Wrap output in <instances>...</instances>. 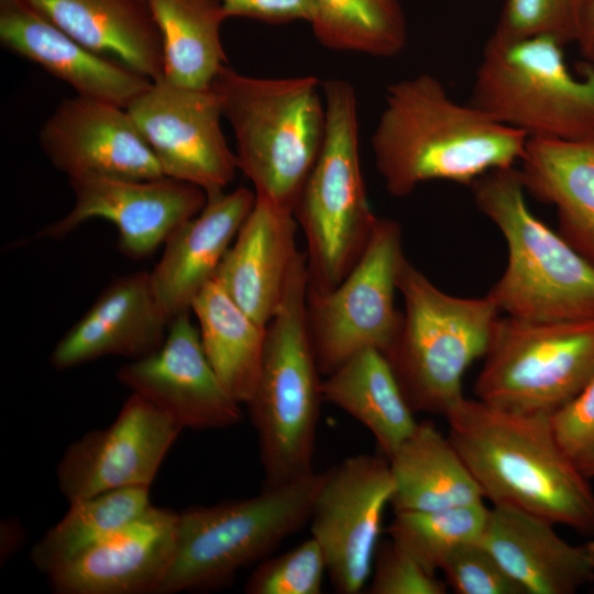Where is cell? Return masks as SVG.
I'll return each instance as SVG.
<instances>
[{
	"label": "cell",
	"instance_id": "6da1fadb",
	"mask_svg": "<svg viewBox=\"0 0 594 594\" xmlns=\"http://www.w3.org/2000/svg\"><path fill=\"white\" fill-rule=\"evenodd\" d=\"M527 142L522 131L453 100L430 74L387 87L371 139L376 168L395 197L430 180L470 186L491 170L519 163Z\"/></svg>",
	"mask_w": 594,
	"mask_h": 594
},
{
	"label": "cell",
	"instance_id": "7a4b0ae2",
	"mask_svg": "<svg viewBox=\"0 0 594 594\" xmlns=\"http://www.w3.org/2000/svg\"><path fill=\"white\" fill-rule=\"evenodd\" d=\"M444 418L485 499L594 535V490L560 446L550 417L462 397Z\"/></svg>",
	"mask_w": 594,
	"mask_h": 594
},
{
	"label": "cell",
	"instance_id": "3957f363",
	"mask_svg": "<svg viewBox=\"0 0 594 594\" xmlns=\"http://www.w3.org/2000/svg\"><path fill=\"white\" fill-rule=\"evenodd\" d=\"M211 88L255 197L294 213L324 138L322 84L315 76L252 77L226 65Z\"/></svg>",
	"mask_w": 594,
	"mask_h": 594
},
{
	"label": "cell",
	"instance_id": "277c9868",
	"mask_svg": "<svg viewBox=\"0 0 594 594\" xmlns=\"http://www.w3.org/2000/svg\"><path fill=\"white\" fill-rule=\"evenodd\" d=\"M308 270L298 252L268 323L258 380L246 403L257 435L265 484L311 474L321 393L307 320Z\"/></svg>",
	"mask_w": 594,
	"mask_h": 594
},
{
	"label": "cell",
	"instance_id": "5b68a950",
	"mask_svg": "<svg viewBox=\"0 0 594 594\" xmlns=\"http://www.w3.org/2000/svg\"><path fill=\"white\" fill-rule=\"evenodd\" d=\"M470 186L507 245L506 268L487 294L499 311L532 321L594 320V264L532 215L519 169H494Z\"/></svg>",
	"mask_w": 594,
	"mask_h": 594
},
{
	"label": "cell",
	"instance_id": "8992f818",
	"mask_svg": "<svg viewBox=\"0 0 594 594\" xmlns=\"http://www.w3.org/2000/svg\"><path fill=\"white\" fill-rule=\"evenodd\" d=\"M326 130L294 217L307 243L308 290L334 288L358 262L377 217L366 194L361 160L358 99L353 86L322 82Z\"/></svg>",
	"mask_w": 594,
	"mask_h": 594
},
{
	"label": "cell",
	"instance_id": "52a82bcc",
	"mask_svg": "<svg viewBox=\"0 0 594 594\" xmlns=\"http://www.w3.org/2000/svg\"><path fill=\"white\" fill-rule=\"evenodd\" d=\"M397 289L405 311L384 355L413 410L444 417L464 397L463 374L485 355L501 311L488 295L462 298L442 292L406 256Z\"/></svg>",
	"mask_w": 594,
	"mask_h": 594
},
{
	"label": "cell",
	"instance_id": "ba28073f",
	"mask_svg": "<svg viewBox=\"0 0 594 594\" xmlns=\"http://www.w3.org/2000/svg\"><path fill=\"white\" fill-rule=\"evenodd\" d=\"M323 476L264 484L255 496L178 513L175 554L155 594L217 588L264 560L309 522Z\"/></svg>",
	"mask_w": 594,
	"mask_h": 594
},
{
	"label": "cell",
	"instance_id": "9c48e42d",
	"mask_svg": "<svg viewBox=\"0 0 594 594\" xmlns=\"http://www.w3.org/2000/svg\"><path fill=\"white\" fill-rule=\"evenodd\" d=\"M561 42L550 36H491L469 103L528 139L575 140L594 134V68H568Z\"/></svg>",
	"mask_w": 594,
	"mask_h": 594
},
{
	"label": "cell",
	"instance_id": "30bf717a",
	"mask_svg": "<svg viewBox=\"0 0 594 594\" xmlns=\"http://www.w3.org/2000/svg\"><path fill=\"white\" fill-rule=\"evenodd\" d=\"M484 358L476 399L513 414L551 417L594 373V320L498 317Z\"/></svg>",
	"mask_w": 594,
	"mask_h": 594
},
{
	"label": "cell",
	"instance_id": "8fae6325",
	"mask_svg": "<svg viewBox=\"0 0 594 594\" xmlns=\"http://www.w3.org/2000/svg\"><path fill=\"white\" fill-rule=\"evenodd\" d=\"M405 257L402 228L378 218L362 255L331 290H308L309 334L321 374L329 375L354 354L386 353L402 321L395 308L399 266Z\"/></svg>",
	"mask_w": 594,
	"mask_h": 594
},
{
	"label": "cell",
	"instance_id": "7c38bea8",
	"mask_svg": "<svg viewBox=\"0 0 594 594\" xmlns=\"http://www.w3.org/2000/svg\"><path fill=\"white\" fill-rule=\"evenodd\" d=\"M393 491L387 458L358 454L324 471L309 526L337 593L356 594L365 587Z\"/></svg>",
	"mask_w": 594,
	"mask_h": 594
},
{
	"label": "cell",
	"instance_id": "4fadbf2b",
	"mask_svg": "<svg viewBox=\"0 0 594 594\" xmlns=\"http://www.w3.org/2000/svg\"><path fill=\"white\" fill-rule=\"evenodd\" d=\"M164 176L193 184L207 197L223 193L238 168L222 129V108L210 88L153 82L127 108Z\"/></svg>",
	"mask_w": 594,
	"mask_h": 594
},
{
	"label": "cell",
	"instance_id": "5bb4252c",
	"mask_svg": "<svg viewBox=\"0 0 594 594\" xmlns=\"http://www.w3.org/2000/svg\"><path fill=\"white\" fill-rule=\"evenodd\" d=\"M183 428L132 393L113 422L74 441L56 468L61 493L73 503L103 492L151 486Z\"/></svg>",
	"mask_w": 594,
	"mask_h": 594
},
{
	"label": "cell",
	"instance_id": "9a60e30c",
	"mask_svg": "<svg viewBox=\"0 0 594 594\" xmlns=\"http://www.w3.org/2000/svg\"><path fill=\"white\" fill-rule=\"evenodd\" d=\"M73 208L45 227L41 237L62 239L84 222L103 219L118 231V249L129 258L150 257L184 222L207 202L199 187L172 177L121 179L82 177L69 179Z\"/></svg>",
	"mask_w": 594,
	"mask_h": 594
},
{
	"label": "cell",
	"instance_id": "2e32d148",
	"mask_svg": "<svg viewBox=\"0 0 594 594\" xmlns=\"http://www.w3.org/2000/svg\"><path fill=\"white\" fill-rule=\"evenodd\" d=\"M38 143L68 180L164 176L128 110L108 101L79 95L64 99L43 123Z\"/></svg>",
	"mask_w": 594,
	"mask_h": 594
},
{
	"label": "cell",
	"instance_id": "e0dca14e",
	"mask_svg": "<svg viewBox=\"0 0 594 594\" xmlns=\"http://www.w3.org/2000/svg\"><path fill=\"white\" fill-rule=\"evenodd\" d=\"M190 314L174 317L162 346L122 365L118 381L168 414L183 429L237 425L242 416L240 403L217 377Z\"/></svg>",
	"mask_w": 594,
	"mask_h": 594
},
{
	"label": "cell",
	"instance_id": "ac0fdd59",
	"mask_svg": "<svg viewBox=\"0 0 594 594\" xmlns=\"http://www.w3.org/2000/svg\"><path fill=\"white\" fill-rule=\"evenodd\" d=\"M178 513L151 507L47 575L57 594H155L173 561Z\"/></svg>",
	"mask_w": 594,
	"mask_h": 594
},
{
	"label": "cell",
	"instance_id": "d6986e66",
	"mask_svg": "<svg viewBox=\"0 0 594 594\" xmlns=\"http://www.w3.org/2000/svg\"><path fill=\"white\" fill-rule=\"evenodd\" d=\"M170 321L150 272L120 276L59 339L50 362L67 370L109 355L142 359L162 346Z\"/></svg>",
	"mask_w": 594,
	"mask_h": 594
},
{
	"label": "cell",
	"instance_id": "ffe728a7",
	"mask_svg": "<svg viewBox=\"0 0 594 594\" xmlns=\"http://www.w3.org/2000/svg\"><path fill=\"white\" fill-rule=\"evenodd\" d=\"M0 42L69 85L77 95L125 109L153 84L127 65L85 47L30 0H0Z\"/></svg>",
	"mask_w": 594,
	"mask_h": 594
},
{
	"label": "cell",
	"instance_id": "44dd1931",
	"mask_svg": "<svg viewBox=\"0 0 594 594\" xmlns=\"http://www.w3.org/2000/svg\"><path fill=\"white\" fill-rule=\"evenodd\" d=\"M553 525L519 509L493 505L479 543L526 594H573L592 582L594 541L569 543Z\"/></svg>",
	"mask_w": 594,
	"mask_h": 594
},
{
	"label": "cell",
	"instance_id": "7402d4cb",
	"mask_svg": "<svg viewBox=\"0 0 594 594\" xmlns=\"http://www.w3.org/2000/svg\"><path fill=\"white\" fill-rule=\"evenodd\" d=\"M255 202V193L239 187L207 197L201 211L179 226L164 243L150 272L155 294L170 319L190 311Z\"/></svg>",
	"mask_w": 594,
	"mask_h": 594
},
{
	"label": "cell",
	"instance_id": "603a6c76",
	"mask_svg": "<svg viewBox=\"0 0 594 594\" xmlns=\"http://www.w3.org/2000/svg\"><path fill=\"white\" fill-rule=\"evenodd\" d=\"M294 213L255 197L254 206L222 258L216 278L261 326L274 316L299 250Z\"/></svg>",
	"mask_w": 594,
	"mask_h": 594
},
{
	"label": "cell",
	"instance_id": "cb8c5ba5",
	"mask_svg": "<svg viewBox=\"0 0 594 594\" xmlns=\"http://www.w3.org/2000/svg\"><path fill=\"white\" fill-rule=\"evenodd\" d=\"M57 28L90 51L153 82L164 79L163 47L146 0H30Z\"/></svg>",
	"mask_w": 594,
	"mask_h": 594
},
{
	"label": "cell",
	"instance_id": "d4e9b609",
	"mask_svg": "<svg viewBox=\"0 0 594 594\" xmlns=\"http://www.w3.org/2000/svg\"><path fill=\"white\" fill-rule=\"evenodd\" d=\"M519 164L526 191L557 208L560 234L594 264V134L528 139Z\"/></svg>",
	"mask_w": 594,
	"mask_h": 594
},
{
	"label": "cell",
	"instance_id": "484cf974",
	"mask_svg": "<svg viewBox=\"0 0 594 594\" xmlns=\"http://www.w3.org/2000/svg\"><path fill=\"white\" fill-rule=\"evenodd\" d=\"M394 482V513L422 512L484 502L483 493L450 438L430 421L388 459Z\"/></svg>",
	"mask_w": 594,
	"mask_h": 594
},
{
	"label": "cell",
	"instance_id": "4316f807",
	"mask_svg": "<svg viewBox=\"0 0 594 594\" xmlns=\"http://www.w3.org/2000/svg\"><path fill=\"white\" fill-rule=\"evenodd\" d=\"M321 393L363 425L387 459L418 425L388 360L376 349L354 354L327 375Z\"/></svg>",
	"mask_w": 594,
	"mask_h": 594
},
{
	"label": "cell",
	"instance_id": "83f0119b",
	"mask_svg": "<svg viewBox=\"0 0 594 594\" xmlns=\"http://www.w3.org/2000/svg\"><path fill=\"white\" fill-rule=\"evenodd\" d=\"M190 311L220 383L238 403L246 404L258 380L266 327L243 311L216 277L197 295Z\"/></svg>",
	"mask_w": 594,
	"mask_h": 594
},
{
	"label": "cell",
	"instance_id": "f1b7e54d",
	"mask_svg": "<svg viewBox=\"0 0 594 594\" xmlns=\"http://www.w3.org/2000/svg\"><path fill=\"white\" fill-rule=\"evenodd\" d=\"M162 38L164 80L210 88L226 66L220 29L228 19L219 0H146Z\"/></svg>",
	"mask_w": 594,
	"mask_h": 594
},
{
	"label": "cell",
	"instance_id": "f546056e",
	"mask_svg": "<svg viewBox=\"0 0 594 594\" xmlns=\"http://www.w3.org/2000/svg\"><path fill=\"white\" fill-rule=\"evenodd\" d=\"M151 507L150 486H129L69 503L64 517L30 551L46 575L129 525Z\"/></svg>",
	"mask_w": 594,
	"mask_h": 594
},
{
	"label": "cell",
	"instance_id": "4dcf8cb0",
	"mask_svg": "<svg viewBox=\"0 0 594 594\" xmlns=\"http://www.w3.org/2000/svg\"><path fill=\"white\" fill-rule=\"evenodd\" d=\"M309 24L322 46L338 52L389 58L407 41L399 0H315Z\"/></svg>",
	"mask_w": 594,
	"mask_h": 594
},
{
	"label": "cell",
	"instance_id": "1f68e13d",
	"mask_svg": "<svg viewBox=\"0 0 594 594\" xmlns=\"http://www.w3.org/2000/svg\"><path fill=\"white\" fill-rule=\"evenodd\" d=\"M488 509L483 502L435 510L394 513L387 532L428 571L437 573L455 550L479 541Z\"/></svg>",
	"mask_w": 594,
	"mask_h": 594
},
{
	"label": "cell",
	"instance_id": "d6a6232c",
	"mask_svg": "<svg viewBox=\"0 0 594 594\" xmlns=\"http://www.w3.org/2000/svg\"><path fill=\"white\" fill-rule=\"evenodd\" d=\"M328 572L324 553L311 536L289 551L264 559L248 578V594H319Z\"/></svg>",
	"mask_w": 594,
	"mask_h": 594
},
{
	"label": "cell",
	"instance_id": "836d02e7",
	"mask_svg": "<svg viewBox=\"0 0 594 594\" xmlns=\"http://www.w3.org/2000/svg\"><path fill=\"white\" fill-rule=\"evenodd\" d=\"M581 15V0H505L493 36H550L565 45L576 42Z\"/></svg>",
	"mask_w": 594,
	"mask_h": 594
},
{
	"label": "cell",
	"instance_id": "e575fe53",
	"mask_svg": "<svg viewBox=\"0 0 594 594\" xmlns=\"http://www.w3.org/2000/svg\"><path fill=\"white\" fill-rule=\"evenodd\" d=\"M370 594H444L448 586L392 540L380 541L372 565Z\"/></svg>",
	"mask_w": 594,
	"mask_h": 594
},
{
	"label": "cell",
	"instance_id": "d590c367",
	"mask_svg": "<svg viewBox=\"0 0 594 594\" xmlns=\"http://www.w3.org/2000/svg\"><path fill=\"white\" fill-rule=\"evenodd\" d=\"M440 571L457 594H526L479 541L455 550Z\"/></svg>",
	"mask_w": 594,
	"mask_h": 594
},
{
	"label": "cell",
	"instance_id": "8d00e7d4",
	"mask_svg": "<svg viewBox=\"0 0 594 594\" xmlns=\"http://www.w3.org/2000/svg\"><path fill=\"white\" fill-rule=\"evenodd\" d=\"M550 422L560 446L580 469L594 459V373Z\"/></svg>",
	"mask_w": 594,
	"mask_h": 594
},
{
	"label": "cell",
	"instance_id": "74e56055",
	"mask_svg": "<svg viewBox=\"0 0 594 594\" xmlns=\"http://www.w3.org/2000/svg\"><path fill=\"white\" fill-rule=\"evenodd\" d=\"M229 18L254 19L268 24L293 21L310 23L315 13V0H219Z\"/></svg>",
	"mask_w": 594,
	"mask_h": 594
},
{
	"label": "cell",
	"instance_id": "f35d334b",
	"mask_svg": "<svg viewBox=\"0 0 594 594\" xmlns=\"http://www.w3.org/2000/svg\"><path fill=\"white\" fill-rule=\"evenodd\" d=\"M576 43L586 64L594 68V0L587 2L582 9Z\"/></svg>",
	"mask_w": 594,
	"mask_h": 594
},
{
	"label": "cell",
	"instance_id": "ab89813d",
	"mask_svg": "<svg viewBox=\"0 0 594 594\" xmlns=\"http://www.w3.org/2000/svg\"><path fill=\"white\" fill-rule=\"evenodd\" d=\"M24 538L23 528L15 519L1 521V558L7 560L22 544Z\"/></svg>",
	"mask_w": 594,
	"mask_h": 594
},
{
	"label": "cell",
	"instance_id": "60d3db41",
	"mask_svg": "<svg viewBox=\"0 0 594 594\" xmlns=\"http://www.w3.org/2000/svg\"><path fill=\"white\" fill-rule=\"evenodd\" d=\"M582 472L588 477H594V459L581 468Z\"/></svg>",
	"mask_w": 594,
	"mask_h": 594
},
{
	"label": "cell",
	"instance_id": "b9f144b4",
	"mask_svg": "<svg viewBox=\"0 0 594 594\" xmlns=\"http://www.w3.org/2000/svg\"><path fill=\"white\" fill-rule=\"evenodd\" d=\"M593 590H594V547H593V553H592V582Z\"/></svg>",
	"mask_w": 594,
	"mask_h": 594
},
{
	"label": "cell",
	"instance_id": "7bdbcfd3",
	"mask_svg": "<svg viewBox=\"0 0 594 594\" xmlns=\"http://www.w3.org/2000/svg\"><path fill=\"white\" fill-rule=\"evenodd\" d=\"M590 1H591V0H581L582 9H583V7H584L587 2H590Z\"/></svg>",
	"mask_w": 594,
	"mask_h": 594
}]
</instances>
